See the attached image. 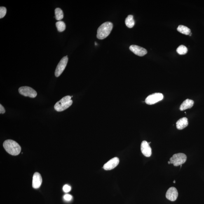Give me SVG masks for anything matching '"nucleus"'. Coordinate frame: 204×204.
Returning a JSON list of instances; mask_svg holds the SVG:
<instances>
[{"label": "nucleus", "instance_id": "nucleus-1", "mask_svg": "<svg viewBox=\"0 0 204 204\" xmlns=\"http://www.w3.org/2000/svg\"><path fill=\"white\" fill-rule=\"evenodd\" d=\"M3 147L8 153L12 156H16L20 154L21 148L15 141L7 139L3 143Z\"/></svg>", "mask_w": 204, "mask_h": 204}, {"label": "nucleus", "instance_id": "nucleus-2", "mask_svg": "<svg viewBox=\"0 0 204 204\" xmlns=\"http://www.w3.org/2000/svg\"><path fill=\"white\" fill-rule=\"evenodd\" d=\"M113 27V24L111 22L104 23L97 29V38L99 39H105L111 34Z\"/></svg>", "mask_w": 204, "mask_h": 204}, {"label": "nucleus", "instance_id": "nucleus-3", "mask_svg": "<svg viewBox=\"0 0 204 204\" xmlns=\"http://www.w3.org/2000/svg\"><path fill=\"white\" fill-rule=\"evenodd\" d=\"M70 96H66L57 102L54 106V108L57 111H62L68 109L72 105L73 101Z\"/></svg>", "mask_w": 204, "mask_h": 204}, {"label": "nucleus", "instance_id": "nucleus-4", "mask_svg": "<svg viewBox=\"0 0 204 204\" xmlns=\"http://www.w3.org/2000/svg\"><path fill=\"white\" fill-rule=\"evenodd\" d=\"M187 160V156L184 153H178L174 154L170 158L171 164L174 166H178L185 163Z\"/></svg>", "mask_w": 204, "mask_h": 204}, {"label": "nucleus", "instance_id": "nucleus-5", "mask_svg": "<svg viewBox=\"0 0 204 204\" xmlns=\"http://www.w3.org/2000/svg\"><path fill=\"white\" fill-rule=\"evenodd\" d=\"M19 93L25 97L34 98L37 95V92L34 89L28 86H23L19 88Z\"/></svg>", "mask_w": 204, "mask_h": 204}, {"label": "nucleus", "instance_id": "nucleus-6", "mask_svg": "<svg viewBox=\"0 0 204 204\" xmlns=\"http://www.w3.org/2000/svg\"><path fill=\"white\" fill-rule=\"evenodd\" d=\"M164 96L163 94L160 93H156L149 95L146 97L145 102L149 105H152L163 100Z\"/></svg>", "mask_w": 204, "mask_h": 204}, {"label": "nucleus", "instance_id": "nucleus-7", "mask_svg": "<svg viewBox=\"0 0 204 204\" xmlns=\"http://www.w3.org/2000/svg\"><path fill=\"white\" fill-rule=\"evenodd\" d=\"M68 61L67 56H66L63 57L59 62L55 71V75L57 77L60 76L63 72L67 65Z\"/></svg>", "mask_w": 204, "mask_h": 204}, {"label": "nucleus", "instance_id": "nucleus-8", "mask_svg": "<svg viewBox=\"0 0 204 204\" xmlns=\"http://www.w3.org/2000/svg\"><path fill=\"white\" fill-rule=\"evenodd\" d=\"M130 51L139 57H143L147 53V50L137 45H131L129 47Z\"/></svg>", "mask_w": 204, "mask_h": 204}, {"label": "nucleus", "instance_id": "nucleus-9", "mask_svg": "<svg viewBox=\"0 0 204 204\" xmlns=\"http://www.w3.org/2000/svg\"><path fill=\"white\" fill-rule=\"evenodd\" d=\"M167 199L171 201H175L178 196V192L175 187H172L167 190L165 195Z\"/></svg>", "mask_w": 204, "mask_h": 204}, {"label": "nucleus", "instance_id": "nucleus-10", "mask_svg": "<svg viewBox=\"0 0 204 204\" xmlns=\"http://www.w3.org/2000/svg\"><path fill=\"white\" fill-rule=\"evenodd\" d=\"M119 161V159L118 158H113L104 165L103 168L104 170H113L117 166Z\"/></svg>", "mask_w": 204, "mask_h": 204}, {"label": "nucleus", "instance_id": "nucleus-11", "mask_svg": "<svg viewBox=\"0 0 204 204\" xmlns=\"http://www.w3.org/2000/svg\"><path fill=\"white\" fill-rule=\"evenodd\" d=\"M141 151L143 154L146 157H150L152 155V149L148 143L143 141L141 144Z\"/></svg>", "mask_w": 204, "mask_h": 204}, {"label": "nucleus", "instance_id": "nucleus-12", "mask_svg": "<svg viewBox=\"0 0 204 204\" xmlns=\"http://www.w3.org/2000/svg\"><path fill=\"white\" fill-rule=\"evenodd\" d=\"M42 183L41 176L38 172H35L33 177L32 186L34 189H38L41 186Z\"/></svg>", "mask_w": 204, "mask_h": 204}, {"label": "nucleus", "instance_id": "nucleus-13", "mask_svg": "<svg viewBox=\"0 0 204 204\" xmlns=\"http://www.w3.org/2000/svg\"><path fill=\"white\" fill-rule=\"evenodd\" d=\"M188 125V118L184 117L179 119L176 123V127L178 129L182 130L187 127Z\"/></svg>", "mask_w": 204, "mask_h": 204}, {"label": "nucleus", "instance_id": "nucleus-14", "mask_svg": "<svg viewBox=\"0 0 204 204\" xmlns=\"http://www.w3.org/2000/svg\"><path fill=\"white\" fill-rule=\"evenodd\" d=\"M193 104H194V102L193 100L189 99H186L181 104L180 107H179V109L181 111H183L190 109L193 107Z\"/></svg>", "mask_w": 204, "mask_h": 204}, {"label": "nucleus", "instance_id": "nucleus-15", "mask_svg": "<svg viewBox=\"0 0 204 204\" xmlns=\"http://www.w3.org/2000/svg\"><path fill=\"white\" fill-rule=\"evenodd\" d=\"M125 25L129 28H132L135 25V21L134 20L133 16L129 15L128 16L125 20Z\"/></svg>", "mask_w": 204, "mask_h": 204}, {"label": "nucleus", "instance_id": "nucleus-16", "mask_svg": "<svg viewBox=\"0 0 204 204\" xmlns=\"http://www.w3.org/2000/svg\"><path fill=\"white\" fill-rule=\"evenodd\" d=\"M177 29L179 32L183 34L186 35H189L191 32V29L183 25H179Z\"/></svg>", "mask_w": 204, "mask_h": 204}, {"label": "nucleus", "instance_id": "nucleus-17", "mask_svg": "<svg viewBox=\"0 0 204 204\" xmlns=\"http://www.w3.org/2000/svg\"><path fill=\"white\" fill-rule=\"evenodd\" d=\"M55 18L57 20H62L64 17V13L61 8H57L55 10Z\"/></svg>", "mask_w": 204, "mask_h": 204}, {"label": "nucleus", "instance_id": "nucleus-18", "mask_svg": "<svg viewBox=\"0 0 204 204\" xmlns=\"http://www.w3.org/2000/svg\"><path fill=\"white\" fill-rule=\"evenodd\" d=\"M56 25L57 30L59 32H62V31L65 30L66 28V24L65 23L62 21L60 20L57 22L56 23Z\"/></svg>", "mask_w": 204, "mask_h": 204}, {"label": "nucleus", "instance_id": "nucleus-19", "mask_svg": "<svg viewBox=\"0 0 204 204\" xmlns=\"http://www.w3.org/2000/svg\"><path fill=\"white\" fill-rule=\"evenodd\" d=\"M188 48L184 45H181L177 48V52L180 55H185L187 53Z\"/></svg>", "mask_w": 204, "mask_h": 204}, {"label": "nucleus", "instance_id": "nucleus-20", "mask_svg": "<svg viewBox=\"0 0 204 204\" xmlns=\"http://www.w3.org/2000/svg\"><path fill=\"white\" fill-rule=\"evenodd\" d=\"M7 13V9L3 7H0V18H2L6 15Z\"/></svg>", "mask_w": 204, "mask_h": 204}, {"label": "nucleus", "instance_id": "nucleus-21", "mask_svg": "<svg viewBox=\"0 0 204 204\" xmlns=\"http://www.w3.org/2000/svg\"><path fill=\"white\" fill-rule=\"evenodd\" d=\"M71 189L70 186L66 184L64 186L63 188V189L64 192L65 193H68L69 191H70Z\"/></svg>", "mask_w": 204, "mask_h": 204}, {"label": "nucleus", "instance_id": "nucleus-22", "mask_svg": "<svg viewBox=\"0 0 204 204\" xmlns=\"http://www.w3.org/2000/svg\"><path fill=\"white\" fill-rule=\"evenodd\" d=\"M64 198L67 201H70L72 199V196L69 194H66L64 196Z\"/></svg>", "mask_w": 204, "mask_h": 204}, {"label": "nucleus", "instance_id": "nucleus-23", "mask_svg": "<svg viewBox=\"0 0 204 204\" xmlns=\"http://www.w3.org/2000/svg\"><path fill=\"white\" fill-rule=\"evenodd\" d=\"M5 112H6V110H5L4 107L1 104H0V113L3 114Z\"/></svg>", "mask_w": 204, "mask_h": 204}, {"label": "nucleus", "instance_id": "nucleus-24", "mask_svg": "<svg viewBox=\"0 0 204 204\" xmlns=\"http://www.w3.org/2000/svg\"><path fill=\"white\" fill-rule=\"evenodd\" d=\"M168 163L169 164H170L171 163H170V161H168Z\"/></svg>", "mask_w": 204, "mask_h": 204}, {"label": "nucleus", "instance_id": "nucleus-25", "mask_svg": "<svg viewBox=\"0 0 204 204\" xmlns=\"http://www.w3.org/2000/svg\"><path fill=\"white\" fill-rule=\"evenodd\" d=\"M173 183H176V181H175V180H174V181H173Z\"/></svg>", "mask_w": 204, "mask_h": 204}]
</instances>
